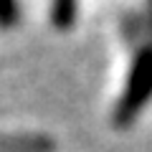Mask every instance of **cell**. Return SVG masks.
<instances>
[{"label": "cell", "mask_w": 152, "mask_h": 152, "mask_svg": "<svg viewBox=\"0 0 152 152\" xmlns=\"http://www.w3.org/2000/svg\"><path fill=\"white\" fill-rule=\"evenodd\" d=\"M74 15H76V0H53V23L58 28L71 26Z\"/></svg>", "instance_id": "2"}, {"label": "cell", "mask_w": 152, "mask_h": 152, "mask_svg": "<svg viewBox=\"0 0 152 152\" xmlns=\"http://www.w3.org/2000/svg\"><path fill=\"white\" fill-rule=\"evenodd\" d=\"M18 0H0V26L3 28H10L18 23Z\"/></svg>", "instance_id": "3"}, {"label": "cell", "mask_w": 152, "mask_h": 152, "mask_svg": "<svg viewBox=\"0 0 152 152\" xmlns=\"http://www.w3.org/2000/svg\"><path fill=\"white\" fill-rule=\"evenodd\" d=\"M150 99H152V46L142 48L137 53L132 71H129V79H127L124 94H122L117 112H114V122L119 127L134 122L137 114L142 112V107Z\"/></svg>", "instance_id": "1"}]
</instances>
